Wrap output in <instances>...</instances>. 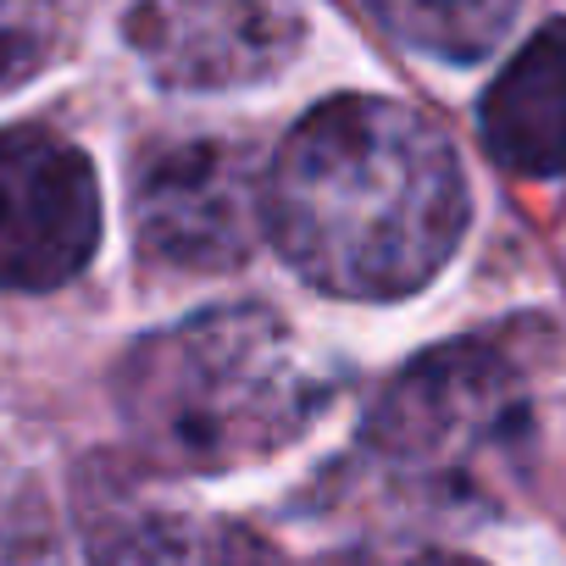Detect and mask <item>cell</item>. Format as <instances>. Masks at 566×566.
I'll return each instance as SVG.
<instances>
[{
	"mask_svg": "<svg viewBox=\"0 0 566 566\" xmlns=\"http://www.w3.org/2000/svg\"><path fill=\"white\" fill-rule=\"evenodd\" d=\"M266 233V167L239 139L161 145L134 178V244L172 272H233Z\"/></svg>",
	"mask_w": 566,
	"mask_h": 566,
	"instance_id": "obj_4",
	"label": "cell"
},
{
	"mask_svg": "<svg viewBox=\"0 0 566 566\" xmlns=\"http://www.w3.org/2000/svg\"><path fill=\"white\" fill-rule=\"evenodd\" d=\"M472 217L455 145L406 101L334 95L266 167V239L312 290L406 301L455 255Z\"/></svg>",
	"mask_w": 566,
	"mask_h": 566,
	"instance_id": "obj_1",
	"label": "cell"
},
{
	"mask_svg": "<svg viewBox=\"0 0 566 566\" xmlns=\"http://www.w3.org/2000/svg\"><path fill=\"white\" fill-rule=\"evenodd\" d=\"M95 566H290L266 538L239 522L161 511V505H117L90 527Z\"/></svg>",
	"mask_w": 566,
	"mask_h": 566,
	"instance_id": "obj_8",
	"label": "cell"
},
{
	"mask_svg": "<svg viewBox=\"0 0 566 566\" xmlns=\"http://www.w3.org/2000/svg\"><path fill=\"white\" fill-rule=\"evenodd\" d=\"M123 34L161 90H244L306 45L301 0H134Z\"/></svg>",
	"mask_w": 566,
	"mask_h": 566,
	"instance_id": "obj_6",
	"label": "cell"
},
{
	"mask_svg": "<svg viewBox=\"0 0 566 566\" xmlns=\"http://www.w3.org/2000/svg\"><path fill=\"white\" fill-rule=\"evenodd\" d=\"M334 373L266 306H217L145 334L117 367L128 439L167 472H239L301 444Z\"/></svg>",
	"mask_w": 566,
	"mask_h": 566,
	"instance_id": "obj_2",
	"label": "cell"
},
{
	"mask_svg": "<svg viewBox=\"0 0 566 566\" xmlns=\"http://www.w3.org/2000/svg\"><path fill=\"white\" fill-rule=\"evenodd\" d=\"M361 7L406 51L467 67L505 40L522 0H361Z\"/></svg>",
	"mask_w": 566,
	"mask_h": 566,
	"instance_id": "obj_9",
	"label": "cell"
},
{
	"mask_svg": "<svg viewBox=\"0 0 566 566\" xmlns=\"http://www.w3.org/2000/svg\"><path fill=\"white\" fill-rule=\"evenodd\" d=\"M0 566H62L56 511L12 450H0Z\"/></svg>",
	"mask_w": 566,
	"mask_h": 566,
	"instance_id": "obj_10",
	"label": "cell"
},
{
	"mask_svg": "<svg viewBox=\"0 0 566 566\" xmlns=\"http://www.w3.org/2000/svg\"><path fill=\"white\" fill-rule=\"evenodd\" d=\"M411 566H483V560H472V555H455V549H433V555H417Z\"/></svg>",
	"mask_w": 566,
	"mask_h": 566,
	"instance_id": "obj_12",
	"label": "cell"
},
{
	"mask_svg": "<svg viewBox=\"0 0 566 566\" xmlns=\"http://www.w3.org/2000/svg\"><path fill=\"white\" fill-rule=\"evenodd\" d=\"M62 40L56 0H0V95L23 90Z\"/></svg>",
	"mask_w": 566,
	"mask_h": 566,
	"instance_id": "obj_11",
	"label": "cell"
},
{
	"mask_svg": "<svg viewBox=\"0 0 566 566\" xmlns=\"http://www.w3.org/2000/svg\"><path fill=\"white\" fill-rule=\"evenodd\" d=\"M95 250L101 178L90 156L40 123L0 128V290H62Z\"/></svg>",
	"mask_w": 566,
	"mask_h": 566,
	"instance_id": "obj_5",
	"label": "cell"
},
{
	"mask_svg": "<svg viewBox=\"0 0 566 566\" xmlns=\"http://www.w3.org/2000/svg\"><path fill=\"white\" fill-rule=\"evenodd\" d=\"M533 444V384L522 361L483 339L417 356L378 400L367 450L433 500L478 505Z\"/></svg>",
	"mask_w": 566,
	"mask_h": 566,
	"instance_id": "obj_3",
	"label": "cell"
},
{
	"mask_svg": "<svg viewBox=\"0 0 566 566\" xmlns=\"http://www.w3.org/2000/svg\"><path fill=\"white\" fill-rule=\"evenodd\" d=\"M483 150L511 178L566 172V23H544L478 106Z\"/></svg>",
	"mask_w": 566,
	"mask_h": 566,
	"instance_id": "obj_7",
	"label": "cell"
}]
</instances>
